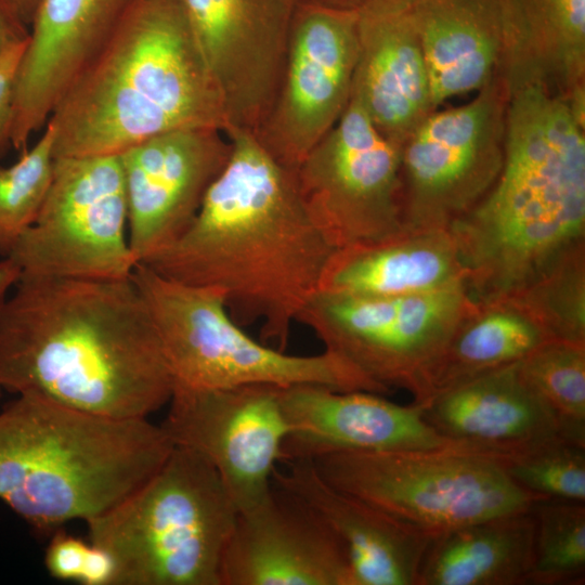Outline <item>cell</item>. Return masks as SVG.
Segmentation results:
<instances>
[{
    "mask_svg": "<svg viewBox=\"0 0 585 585\" xmlns=\"http://www.w3.org/2000/svg\"><path fill=\"white\" fill-rule=\"evenodd\" d=\"M54 128L47 122L35 145L10 167H0V255L5 258L35 222L53 177Z\"/></svg>",
    "mask_w": 585,
    "mask_h": 585,
    "instance_id": "4dcf8cb0",
    "label": "cell"
},
{
    "mask_svg": "<svg viewBox=\"0 0 585 585\" xmlns=\"http://www.w3.org/2000/svg\"><path fill=\"white\" fill-rule=\"evenodd\" d=\"M434 108L484 88L504 50L502 0H410Z\"/></svg>",
    "mask_w": 585,
    "mask_h": 585,
    "instance_id": "cb8c5ba5",
    "label": "cell"
},
{
    "mask_svg": "<svg viewBox=\"0 0 585 585\" xmlns=\"http://www.w3.org/2000/svg\"><path fill=\"white\" fill-rule=\"evenodd\" d=\"M221 585H353L346 552L303 502L273 484L238 512L223 552Z\"/></svg>",
    "mask_w": 585,
    "mask_h": 585,
    "instance_id": "e0dca14e",
    "label": "cell"
},
{
    "mask_svg": "<svg viewBox=\"0 0 585 585\" xmlns=\"http://www.w3.org/2000/svg\"><path fill=\"white\" fill-rule=\"evenodd\" d=\"M356 14L358 57L351 99L401 147L435 109L410 0H374Z\"/></svg>",
    "mask_w": 585,
    "mask_h": 585,
    "instance_id": "ffe728a7",
    "label": "cell"
},
{
    "mask_svg": "<svg viewBox=\"0 0 585 585\" xmlns=\"http://www.w3.org/2000/svg\"><path fill=\"white\" fill-rule=\"evenodd\" d=\"M295 172L307 208L337 249L379 240L405 226L401 147L351 98Z\"/></svg>",
    "mask_w": 585,
    "mask_h": 585,
    "instance_id": "7c38bea8",
    "label": "cell"
},
{
    "mask_svg": "<svg viewBox=\"0 0 585 585\" xmlns=\"http://www.w3.org/2000/svg\"><path fill=\"white\" fill-rule=\"evenodd\" d=\"M496 458L525 491L543 498L585 503V445L559 438Z\"/></svg>",
    "mask_w": 585,
    "mask_h": 585,
    "instance_id": "1f68e13d",
    "label": "cell"
},
{
    "mask_svg": "<svg viewBox=\"0 0 585 585\" xmlns=\"http://www.w3.org/2000/svg\"><path fill=\"white\" fill-rule=\"evenodd\" d=\"M327 8L344 10V11H358L367 3L374 0H308Z\"/></svg>",
    "mask_w": 585,
    "mask_h": 585,
    "instance_id": "f35d334b",
    "label": "cell"
},
{
    "mask_svg": "<svg viewBox=\"0 0 585 585\" xmlns=\"http://www.w3.org/2000/svg\"><path fill=\"white\" fill-rule=\"evenodd\" d=\"M3 389L0 386V398L2 396Z\"/></svg>",
    "mask_w": 585,
    "mask_h": 585,
    "instance_id": "ab89813d",
    "label": "cell"
},
{
    "mask_svg": "<svg viewBox=\"0 0 585 585\" xmlns=\"http://www.w3.org/2000/svg\"><path fill=\"white\" fill-rule=\"evenodd\" d=\"M519 370L554 413L562 437L585 445V344L549 340L520 361Z\"/></svg>",
    "mask_w": 585,
    "mask_h": 585,
    "instance_id": "83f0119b",
    "label": "cell"
},
{
    "mask_svg": "<svg viewBox=\"0 0 585 585\" xmlns=\"http://www.w3.org/2000/svg\"><path fill=\"white\" fill-rule=\"evenodd\" d=\"M116 574L117 569L113 556L106 549L90 543L78 583L82 585H115Z\"/></svg>",
    "mask_w": 585,
    "mask_h": 585,
    "instance_id": "e575fe53",
    "label": "cell"
},
{
    "mask_svg": "<svg viewBox=\"0 0 585 585\" xmlns=\"http://www.w3.org/2000/svg\"><path fill=\"white\" fill-rule=\"evenodd\" d=\"M41 0H6L17 18L29 29Z\"/></svg>",
    "mask_w": 585,
    "mask_h": 585,
    "instance_id": "8d00e7d4",
    "label": "cell"
},
{
    "mask_svg": "<svg viewBox=\"0 0 585 585\" xmlns=\"http://www.w3.org/2000/svg\"><path fill=\"white\" fill-rule=\"evenodd\" d=\"M422 406L426 421L453 445L491 456L564 439L554 413L522 378L519 362L444 391Z\"/></svg>",
    "mask_w": 585,
    "mask_h": 585,
    "instance_id": "7402d4cb",
    "label": "cell"
},
{
    "mask_svg": "<svg viewBox=\"0 0 585 585\" xmlns=\"http://www.w3.org/2000/svg\"><path fill=\"white\" fill-rule=\"evenodd\" d=\"M119 155L54 158L35 222L5 257L20 275L119 280L138 264L129 246Z\"/></svg>",
    "mask_w": 585,
    "mask_h": 585,
    "instance_id": "9c48e42d",
    "label": "cell"
},
{
    "mask_svg": "<svg viewBox=\"0 0 585 585\" xmlns=\"http://www.w3.org/2000/svg\"><path fill=\"white\" fill-rule=\"evenodd\" d=\"M48 122L53 156L120 155L152 136L226 117L183 0H135Z\"/></svg>",
    "mask_w": 585,
    "mask_h": 585,
    "instance_id": "277c9868",
    "label": "cell"
},
{
    "mask_svg": "<svg viewBox=\"0 0 585 585\" xmlns=\"http://www.w3.org/2000/svg\"><path fill=\"white\" fill-rule=\"evenodd\" d=\"M549 340L555 339L516 295L476 299L424 374L414 403L424 405L444 391L518 363Z\"/></svg>",
    "mask_w": 585,
    "mask_h": 585,
    "instance_id": "484cf974",
    "label": "cell"
},
{
    "mask_svg": "<svg viewBox=\"0 0 585 585\" xmlns=\"http://www.w3.org/2000/svg\"><path fill=\"white\" fill-rule=\"evenodd\" d=\"M507 90L494 77L469 103L431 112L401 146L404 225L448 229L492 188L505 153Z\"/></svg>",
    "mask_w": 585,
    "mask_h": 585,
    "instance_id": "8fae6325",
    "label": "cell"
},
{
    "mask_svg": "<svg viewBox=\"0 0 585 585\" xmlns=\"http://www.w3.org/2000/svg\"><path fill=\"white\" fill-rule=\"evenodd\" d=\"M237 516L211 464L174 446L145 482L86 523L90 543L115 560V585H221Z\"/></svg>",
    "mask_w": 585,
    "mask_h": 585,
    "instance_id": "8992f818",
    "label": "cell"
},
{
    "mask_svg": "<svg viewBox=\"0 0 585 585\" xmlns=\"http://www.w3.org/2000/svg\"><path fill=\"white\" fill-rule=\"evenodd\" d=\"M44 555V566L51 576L79 582L90 543L57 529L52 533Z\"/></svg>",
    "mask_w": 585,
    "mask_h": 585,
    "instance_id": "d6a6232c",
    "label": "cell"
},
{
    "mask_svg": "<svg viewBox=\"0 0 585 585\" xmlns=\"http://www.w3.org/2000/svg\"><path fill=\"white\" fill-rule=\"evenodd\" d=\"M466 283L467 273L448 229L404 226L370 243L339 248L321 289L355 297H398Z\"/></svg>",
    "mask_w": 585,
    "mask_h": 585,
    "instance_id": "603a6c76",
    "label": "cell"
},
{
    "mask_svg": "<svg viewBox=\"0 0 585 585\" xmlns=\"http://www.w3.org/2000/svg\"><path fill=\"white\" fill-rule=\"evenodd\" d=\"M141 291L171 369L174 387L318 385L337 391L389 393L341 356L324 350L292 355L257 341L233 321L218 291L165 277L138 263Z\"/></svg>",
    "mask_w": 585,
    "mask_h": 585,
    "instance_id": "52a82bcc",
    "label": "cell"
},
{
    "mask_svg": "<svg viewBox=\"0 0 585 585\" xmlns=\"http://www.w3.org/2000/svg\"><path fill=\"white\" fill-rule=\"evenodd\" d=\"M29 37V29L17 18L6 0H0V54L9 46Z\"/></svg>",
    "mask_w": 585,
    "mask_h": 585,
    "instance_id": "d590c367",
    "label": "cell"
},
{
    "mask_svg": "<svg viewBox=\"0 0 585 585\" xmlns=\"http://www.w3.org/2000/svg\"><path fill=\"white\" fill-rule=\"evenodd\" d=\"M216 129L165 132L119 155L128 204V242L136 263L176 240L224 169L231 143Z\"/></svg>",
    "mask_w": 585,
    "mask_h": 585,
    "instance_id": "2e32d148",
    "label": "cell"
},
{
    "mask_svg": "<svg viewBox=\"0 0 585 585\" xmlns=\"http://www.w3.org/2000/svg\"><path fill=\"white\" fill-rule=\"evenodd\" d=\"M504 82L502 170L448 227L478 299L523 287L585 236V109L538 81Z\"/></svg>",
    "mask_w": 585,
    "mask_h": 585,
    "instance_id": "3957f363",
    "label": "cell"
},
{
    "mask_svg": "<svg viewBox=\"0 0 585 585\" xmlns=\"http://www.w3.org/2000/svg\"><path fill=\"white\" fill-rule=\"evenodd\" d=\"M273 484L309 506L334 533L353 585H416L432 536L332 485L309 458L281 461Z\"/></svg>",
    "mask_w": 585,
    "mask_h": 585,
    "instance_id": "44dd1931",
    "label": "cell"
},
{
    "mask_svg": "<svg viewBox=\"0 0 585 585\" xmlns=\"http://www.w3.org/2000/svg\"><path fill=\"white\" fill-rule=\"evenodd\" d=\"M510 292L533 312L552 339L585 344V240Z\"/></svg>",
    "mask_w": 585,
    "mask_h": 585,
    "instance_id": "f1b7e54d",
    "label": "cell"
},
{
    "mask_svg": "<svg viewBox=\"0 0 585 585\" xmlns=\"http://www.w3.org/2000/svg\"><path fill=\"white\" fill-rule=\"evenodd\" d=\"M300 0H183L221 93L227 132L255 133L276 92Z\"/></svg>",
    "mask_w": 585,
    "mask_h": 585,
    "instance_id": "9a60e30c",
    "label": "cell"
},
{
    "mask_svg": "<svg viewBox=\"0 0 585 585\" xmlns=\"http://www.w3.org/2000/svg\"><path fill=\"white\" fill-rule=\"evenodd\" d=\"M28 38L6 47L0 54V158L12 147L14 87Z\"/></svg>",
    "mask_w": 585,
    "mask_h": 585,
    "instance_id": "836d02e7",
    "label": "cell"
},
{
    "mask_svg": "<svg viewBox=\"0 0 585 585\" xmlns=\"http://www.w3.org/2000/svg\"><path fill=\"white\" fill-rule=\"evenodd\" d=\"M476 298L466 283L398 297L317 290L298 315L333 352L389 392L414 396L421 378Z\"/></svg>",
    "mask_w": 585,
    "mask_h": 585,
    "instance_id": "30bf717a",
    "label": "cell"
},
{
    "mask_svg": "<svg viewBox=\"0 0 585 585\" xmlns=\"http://www.w3.org/2000/svg\"><path fill=\"white\" fill-rule=\"evenodd\" d=\"M20 276V272L8 259L0 261V298L6 297V291L14 286Z\"/></svg>",
    "mask_w": 585,
    "mask_h": 585,
    "instance_id": "74e56055",
    "label": "cell"
},
{
    "mask_svg": "<svg viewBox=\"0 0 585 585\" xmlns=\"http://www.w3.org/2000/svg\"><path fill=\"white\" fill-rule=\"evenodd\" d=\"M332 485L434 537L530 510L541 499L494 456L454 445L405 451H341L312 459Z\"/></svg>",
    "mask_w": 585,
    "mask_h": 585,
    "instance_id": "ba28073f",
    "label": "cell"
},
{
    "mask_svg": "<svg viewBox=\"0 0 585 585\" xmlns=\"http://www.w3.org/2000/svg\"><path fill=\"white\" fill-rule=\"evenodd\" d=\"M280 389L174 387L160 424L174 446L190 448L211 464L238 512L262 503L273 490V472L289 430Z\"/></svg>",
    "mask_w": 585,
    "mask_h": 585,
    "instance_id": "5bb4252c",
    "label": "cell"
},
{
    "mask_svg": "<svg viewBox=\"0 0 585 585\" xmlns=\"http://www.w3.org/2000/svg\"><path fill=\"white\" fill-rule=\"evenodd\" d=\"M534 561L526 584H574L585 574V503L537 500Z\"/></svg>",
    "mask_w": 585,
    "mask_h": 585,
    "instance_id": "f546056e",
    "label": "cell"
},
{
    "mask_svg": "<svg viewBox=\"0 0 585 585\" xmlns=\"http://www.w3.org/2000/svg\"><path fill=\"white\" fill-rule=\"evenodd\" d=\"M224 134L230 158L197 214L143 264L218 291L235 323L260 322L261 341L284 351L337 248L307 208L295 170L277 162L252 132Z\"/></svg>",
    "mask_w": 585,
    "mask_h": 585,
    "instance_id": "6da1fadb",
    "label": "cell"
},
{
    "mask_svg": "<svg viewBox=\"0 0 585 585\" xmlns=\"http://www.w3.org/2000/svg\"><path fill=\"white\" fill-rule=\"evenodd\" d=\"M534 541L532 508L444 532L431 538L416 585L526 584Z\"/></svg>",
    "mask_w": 585,
    "mask_h": 585,
    "instance_id": "4316f807",
    "label": "cell"
},
{
    "mask_svg": "<svg viewBox=\"0 0 585 585\" xmlns=\"http://www.w3.org/2000/svg\"><path fill=\"white\" fill-rule=\"evenodd\" d=\"M280 396L289 428L281 461L341 451L453 445L426 421L421 404L400 405L378 393L307 384L281 387Z\"/></svg>",
    "mask_w": 585,
    "mask_h": 585,
    "instance_id": "ac0fdd59",
    "label": "cell"
},
{
    "mask_svg": "<svg viewBox=\"0 0 585 585\" xmlns=\"http://www.w3.org/2000/svg\"><path fill=\"white\" fill-rule=\"evenodd\" d=\"M356 11L300 0L276 92L255 136L296 170L346 110L358 57Z\"/></svg>",
    "mask_w": 585,
    "mask_h": 585,
    "instance_id": "4fadbf2b",
    "label": "cell"
},
{
    "mask_svg": "<svg viewBox=\"0 0 585 585\" xmlns=\"http://www.w3.org/2000/svg\"><path fill=\"white\" fill-rule=\"evenodd\" d=\"M135 0H41L17 72L12 146L26 150L66 89L109 40Z\"/></svg>",
    "mask_w": 585,
    "mask_h": 585,
    "instance_id": "d6986e66",
    "label": "cell"
},
{
    "mask_svg": "<svg viewBox=\"0 0 585 585\" xmlns=\"http://www.w3.org/2000/svg\"><path fill=\"white\" fill-rule=\"evenodd\" d=\"M0 386L113 418H148L174 379L130 277L20 275L0 306Z\"/></svg>",
    "mask_w": 585,
    "mask_h": 585,
    "instance_id": "7a4b0ae2",
    "label": "cell"
},
{
    "mask_svg": "<svg viewBox=\"0 0 585 585\" xmlns=\"http://www.w3.org/2000/svg\"><path fill=\"white\" fill-rule=\"evenodd\" d=\"M498 75L538 81L585 108V0H502Z\"/></svg>",
    "mask_w": 585,
    "mask_h": 585,
    "instance_id": "d4e9b609",
    "label": "cell"
},
{
    "mask_svg": "<svg viewBox=\"0 0 585 585\" xmlns=\"http://www.w3.org/2000/svg\"><path fill=\"white\" fill-rule=\"evenodd\" d=\"M174 445L148 418H113L36 394L0 411V500L38 534L105 512Z\"/></svg>",
    "mask_w": 585,
    "mask_h": 585,
    "instance_id": "5b68a950",
    "label": "cell"
}]
</instances>
